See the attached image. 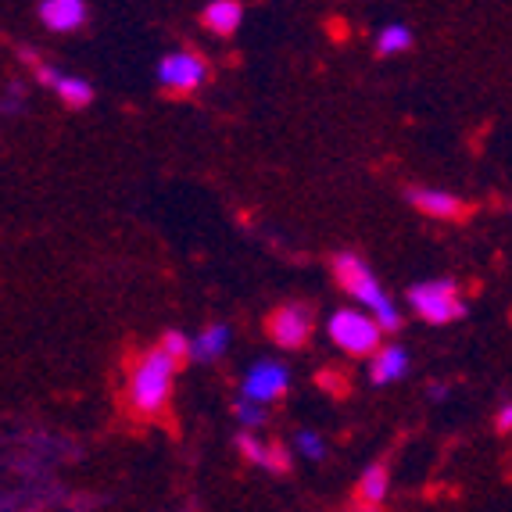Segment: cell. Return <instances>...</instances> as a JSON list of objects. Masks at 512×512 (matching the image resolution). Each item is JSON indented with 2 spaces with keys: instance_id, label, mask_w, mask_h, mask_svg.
Instances as JSON below:
<instances>
[{
  "instance_id": "obj_1",
  "label": "cell",
  "mask_w": 512,
  "mask_h": 512,
  "mask_svg": "<svg viewBox=\"0 0 512 512\" xmlns=\"http://www.w3.org/2000/svg\"><path fill=\"white\" fill-rule=\"evenodd\" d=\"M176 373L180 366L165 355L158 344L140 351L137 359L129 362L126 373V405L137 419H158L169 412L172 405V387H176Z\"/></svg>"
},
{
  "instance_id": "obj_2",
  "label": "cell",
  "mask_w": 512,
  "mask_h": 512,
  "mask_svg": "<svg viewBox=\"0 0 512 512\" xmlns=\"http://www.w3.org/2000/svg\"><path fill=\"white\" fill-rule=\"evenodd\" d=\"M333 276H337V283H341L344 291L359 301L366 312H373V319L384 326V333L402 330V312H398V305L387 298L380 280H376V273L359 255H351V251L333 255Z\"/></svg>"
},
{
  "instance_id": "obj_3",
  "label": "cell",
  "mask_w": 512,
  "mask_h": 512,
  "mask_svg": "<svg viewBox=\"0 0 512 512\" xmlns=\"http://www.w3.org/2000/svg\"><path fill=\"white\" fill-rule=\"evenodd\" d=\"M326 333L344 355H355V359H366L384 348V326L376 323L373 312H362V308H337L326 319Z\"/></svg>"
},
{
  "instance_id": "obj_4",
  "label": "cell",
  "mask_w": 512,
  "mask_h": 512,
  "mask_svg": "<svg viewBox=\"0 0 512 512\" xmlns=\"http://www.w3.org/2000/svg\"><path fill=\"white\" fill-rule=\"evenodd\" d=\"M409 308L416 312L423 323L430 326H448L459 323L466 316V301L459 294V283L455 280H427L416 283L409 291Z\"/></svg>"
},
{
  "instance_id": "obj_5",
  "label": "cell",
  "mask_w": 512,
  "mask_h": 512,
  "mask_svg": "<svg viewBox=\"0 0 512 512\" xmlns=\"http://www.w3.org/2000/svg\"><path fill=\"white\" fill-rule=\"evenodd\" d=\"M291 391V369L283 366L280 359H262L244 373L240 380V398H248V402L258 405H273L280 398H287Z\"/></svg>"
},
{
  "instance_id": "obj_6",
  "label": "cell",
  "mask_w": 512,
  "mask_h": 512,
  "mask_svg": "<svg viewBox=\"0 0 512 512\" xmlns=\"http://www.w3.org/2000/svg\"><path fill=\"white\" fill-rule=\"evenodd\" d=\"M158 83L169 94H197L208 83V61L194 51H172L158 61Z\"/></svg>"
},
{
  "instance_id": "obj_7",
  "label": "cell",
  "mask_w": 512,
  "mask_h": 512,
  "mask_svg": "<svg viewBox=\"0 0 512 512\" xmlns=\"http://www.w3.org/2000/svg\"><path fill=\"white\" fill-rule=\"evenodd\" d=\"M265 330H269V337H273L276 344H280L283 351H298L308 344V337H312V308L305 305H280L269 312V323H265Z\"/></svg>"
},
{
  "instance_id": "obj_8",
  "label": "cell",
  "mask_w": 512,
  "mask_h": 512,
  "mask_svg": "<svg viewBox=\"0 0 512 512\" xmlns=\"http://www.w3.org/2000/svg\"><path fill=\"white\" fill-rule=\"evenodd\" d=\"M405 197H409V205L416 208V212L430 215V219H441V222H455V219H462V215L470 212V208H466V201H462L459 194H452V190L409 187V190H405Z\"/></svg>"
},
{
  "instance_id": "obj_9",
  "label": "cell",
  "mask_w": 512,
  "mask_h": 512,
  "mask_svg": "<svg viewBox=\"0 0 512 512\" xmlns=\"http://www.w3.org/2000/svg\"><path fill=\"white\" fill-rule=\"evenodd\" d=\"M409 351L402 348V344H384V348L376 351V355H369V384L376 387H387V384H398V380H405L409 376Z\"/></svg>"
},
{
  "instance_id": "obj_10",
  "label": "cell",
  "mask_w": 512,
  "mask_h": 512,
  "mask_svg": "<svg viewBox=\"0 0 512 512\" xmlns=\"http://www.w3.org/2000/svg\"><path fill=\"white\" fill-rule=\"evenodd\" d=\"M40 22L51 33H76L86 22V0H40Z\"/></svg>"
},
{
  "instance_id": "obj_11",
  "label": "cell",
  "mask_w": 512,
  "mask_h": 512,
  "mask_svg": "<svg viewBox=\"0 0 512 512\" xmlns=\"http://www.w3.org/2000/svg\"><path fill=\"white\" fill-rule=\"evenodd\" d=\"M387 495H391V466H387L384 459H376V462H369L366 470L359 473V484H355V498H362V502L380 505V509H384Z\"/></svg>"
},
{
  "instance_id": "obj_12",
  "label": "cell",
  "mask_w": 512,
  "mask_h": 512,
  "mask_svg": "<svg viewBox=\"0 0 512 512\" xmlns=\"http://www.w3.org/2000/svg\"><path fill=\"white\" fill-rule=\"evenodd\" d=\"M244 22V4L240 0H212L205 11H201V26L215 36H233Z\"/></svg>"
},
{
  "instance_id": "obj_13",
  "label": "cell",
  "mask_w": 512,
  "mask_h": 512,
  "mask_svg": "<svg viewBox=\"0 0 512 512\" xmlns=\"http://www.w3.org/2000/svg\"><path fill=\"white\" fill-rule=\"evenodd\" d=\"M230 337H233V330L226 323H208L205 330L194 337V362H201V366L219 362L222 355H226V348H230Z\"/></svg>"
},
{
  "instance_id": "obj_14",
  "label": "cell",
  "mask_w": 512,
  "mask_h": 512,
  "mask_svg": "<svg viewBox=\"0 0 512 512\" xmlns=\"http://www.w3.org/2000/svg\"><path fill=\"white\" fill-rule=\"evenodd\" d=\"M54 94H58V101L65 104V108H72V111H83V108H90L94 104V86L86 83L83 76H61V83L54 86Z\"/></svg>"
},
{
  "instance_id": "obj_15",
  "label": "cell",
  "mask_w": 512,
  "mask_h": 512,
  "mask_svg": "<svg viewBox=\"0 0 512 512\" xmlns=\"http://www.w3.org/2000/svg\"><path fill=\"white\" fill-rule=\"evenodd\" d=\"M409 47H412V29L402 26V22H391V26H384L376 33V54H384V58L405 54Z\"/></svg>"
},
{
  "instance_id": "obj_16",
  "label": "cell",
  "mask_w": 512,
  "mask_h": 512,
  "mask_svg": "<svg viewBox=\"0 0 512 512\" xmlns=\"http://www.w3.org/2000/svg\"><path fill=\"white\" fill-rule=\"evenodd\" d=\"M18 58L26 61L29 72H33V79H36L40 86H47V90H54V86L61 83V76H65V72H61L58 65H51V61H43L40 54L33 51V47H22V51H18Z\"/></svg>"
},
{
  "instance_id": "obj_17",
  "label": "cell",
  "mask_w": 512,
  "mask_h": 512,
  "mask_svg": "<svg viewBox=\"0 0 512 512\" xmlns=\"http://www.w3.org/2000/svg\"><path fill=\"white\" fill-rule=\"evenodd\" d=\"M158 348H162L165 355H169V359L176 362L180 369L187 366L190 359H194V337H187L183 330H165L162 341H158Z\"/></svg>"
},
{
  "instance_id": "obj_18",
  "label": "cell",
  "mask_w": 512,
  "mask_h": 512,
  "mask_svg": "<svg viewBox=\"0 0 512 512\" xmlns=\"http://www.w3.org/2000/svg\"><path fill=\"white\" fill-rule=\"evenodd\" d=\"M326 437L319 434V430H312V427H301L298 434H294V452L301 455V459H308V462H323L326 459Z\"/></svg>"
},
{
  "instance_id": "obj_19",
  "label": "cell",
  "mask_w": 512,
  "mask_h": 512,
  "mask_svg": "<svg viewBox=\"0 0 512 512\" xmlns=\"http://www.w3.org/2000/svg\"><path fill=\"white\" fill-rule=\"evenodd\" d=\"M233 419L240 423V430H251V434H255L258 427L269 423V409L258 402H248V398H237V402H233Z\"/></svg>"
},
{
  "instance_id": "obj_20",
  "label": "cell",
  "mask_w": 512,
  "mask_h": 512,
  "mask_svg": "<svg viewBox=\"0 0 512 512\" xmlns=\"http://www.w3.org/2000/svg\"><path fill=\"white\" fill-rule=\"evenodd\" d=\"M291 466H294V455H291V448H287V444H283V441L265 444V459H262V466H258V470L273 473V477H283V473H291Z\"/></svg>"
},
{
  "instance_id": "obj_21",
  "label": "cell",
  "mask_w": 512,
  "mask_h": 512,
  "mask_svg": "<svg viewBox=\"0 0 512 512\" xmlns=\"http://www.w3.org/2000/svg\"><path fill=\"white\" fill-rule=\"evenodd\" d=\"M265 444H269V441H258V437L251 434V430H240V434L233 437V448H237V452L244 455V462H251V466H262Z\"/></svg>"
},
{
  "instance_id": "obj_22",
  "label": "cell",
  "mask_w": 512,
  "mask_h": 512,
  "mask_svg": "<svg viewBox=\"0 0 512 512\" xmlns=\"http://www.w3.org/2000/svg\"><path fill=\"white\" fill-rule=\"evenodd\" d=\"M104 505L101 495H69L65 498V509L69 512H97Z\"/></svg>"
},
{
  "instance_id": "obj_23",
  "label": "cell",
  "mask_w": 512,
  "mask_h": 512,
  "mask_svg": "<svg viewBox=\"0 0 512 512\" xmlns=\"http://www.w3.org/2000/svg\"><path fill=\"white\" fill-rule=\"evenodd\" d=\"M495 430H498V434H512V398H509V402L498 405V412H495Z\"/></svg>"
},
{
  "instance_id": "obj_24",
  "label": "cell",
  "mask_w": 512,
  "mask_h": 512,
  "mask_svg": "<svg viewBox=\"0 0 512 512\" xmlns=\"http://www.w3.org/2000/svg\"><path fill=\"white\" fill-rule=\"evenodd\" d=\"M344 512H380V505H369V502H362V498H355Z\"/></svg>"
},
{
  "instance_id": "obj_25",
  "label": "cell",
  "mask_w": 512,
  "mask_h": 512,
  "mask_svg": "<svg viewBox=\"0 0 512 512\" xmlns=\"http://www.w3.org/2000/svg\"><path fill=\"white\" fill-rule=\"evenodd\" d=\"M427 394H430V402H441L444 394H448V384H430Z\"/></svg>"
}]
</instances>
